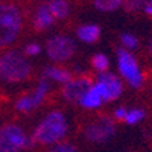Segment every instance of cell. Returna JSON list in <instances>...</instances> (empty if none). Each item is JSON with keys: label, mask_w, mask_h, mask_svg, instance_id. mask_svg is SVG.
<instances>
[{"label": "cell", "mask_w": 152, "mask_h": 152, "mask_svg": "<svg viewBox=\"0 0 152 152\" xmlns=\"http://www.w3.org/2000/svg\"><path fill=\"white\" fill-rule=\"evenodd\" d=\"M67 133L66 118L59 111H52L37 125L32 138L40 144H56Z\"/></svg>", "instance_id": "1"}, {"label": "cell", "mask_w": 152, "mask_h": 152, "mask_svg": "<svg viewBox=\"0 0 152 152\" xmlns=\"http://www.w3.org/2000/svg\"><path fill=\"white\" fill-rule=\"evenodd\" d=\"M30 63L25 53L17 50L0 55V80L4 82H21L30 74Z\"/></svg>", "instance_id": "2"}, {"label": "cell", "mask_w": 152, "mask_h": 152, "mask_svg": "<svg viewBox=\"0 0 152 152\" xmlns=\"http://www.w3.org/2000/svg\"><path fill=\"white\" fill-rule=\"evenodd\" d=\"M22 28V14L14 4H0V48L10 45Z\"/></svg>", "instance_id": "3"}, {"label": "cell", "mask_w": 152, "mask_h": 152, "mask_svg": "<svg viewBox=\"0 0 152 152\" xmlns=\"http://www.w3.org/2000/svg\"><path fill=\"white\" fill-rule=\"evenodd\" d=\"M34 144V140L29 138L17 125H6L0 129V152H19Z\"/></svg>", "instance_id": "4"}, {"label": "cell", "mask_w": 152, "mask_h": 152, "mask_svg": "<svg viewBox=\"0 0 152 152\" xmlns=\"http://www.w3.org/2000/svg\"><path fill=\"white\" fill-rule=\"evenodd\" d=\"M118 69L121 75L127 81V84L133 88H140L144 82L141 70L138 67L137 60L126 50L118 51Z\"/></svg>", "instance_id": "5"}, {"label": "cell", "mask_w": 152, "mask_h": 152, "mask_svg": "<svg viewBox=\"0 0 152 152\" xmlns=\"http://www.w3.org/2000/svg\"><path fill=\"white\" fill-rule=\"evenodd\" d=\"M47 55L53 62H64L70 59L75 52V42L73 39L66 36L51 37L45 44Z\"/></svg>", "instance_id": "6"}, {"label": "cell", "mask_w": 152, "mask_h": 152, "mask_svg": "<svg viewBox=\"0 0 152 152\" xmlns=\"http://www.w3.org/2000/svg\"><path fill=\"white\" fill-rule=\"evenodd\" d=\"M115 133V124L114 121L107 117H102L97 121L89 124L85 127L84 136L86 140L93 142H104L110 140Z\"/></svg>", "instance_id": "7"}, {"label": "cell", "mask_w": 152, "mask_h": 152, "mask_svg": "<svg viewBox=\"0 0 152 152\" xmlns=\"http://www.w3.org/2000/svg\"><path fill=\"white\" fill-rule=\"evenodd\" d=\"M96 86L100 91L104 102H110V100L118 99L122 93V82L115 74L111 73H102L97 75V82Z\"/></svg>", "instance_id": "8"}, {"label": "cell", "mask_w": 152, "mask_h": 152, "mask_svg": "<svg viewBox=\"0 0 152 152\" xmlns=\"http://www.w3.org/2000/svg\"><path fill=\"white\" fill-rule=\"evenodd\" d=\"M48 89H50L48 81L45 78H42L39 82V85H37V88L34 89V92L29 93L26 96H22L21 99H18V102L15 103V108L18 111H22V113H30L37 106L41 104V102L48 93Z\"/></svg>", "instance_id": "9"}, {"label": "cell", "mask_w": 152, "mask_h": 152, "mask_svg": "<svg viewBox=\"0 0 152 152\" xmlns=\"http://www.w3.org/2000/svg\"><path fill=\"white\" fill-rule=\"evenodd\" d=\"M93 86L91 78L88 77H78L71 80L70 82L63 86V97L70 103H80L85 93Z\"/></svg>", "instance_id": "10"}, {"label": "cell", "mask_w": 152, "mask_h": 152, "mask_svg": "<svg viewBox=\"0 0 152 152\" xmlns=\"http://www.w3.org/2000/svg\"><path fill=\"white\" fill-rule=\"evenodd\" d=\"M53 21H55V18H53L48 4H42L36 11L34 18H33V25L37 30H42V29L50 28L53 23Z\"/></svg>", "instance_id": "11"}, {"label": "cell", "mask_w": 152, "mask_h": 152, "mask_svg": "<svg viewBox=\"0 0 152 152\" xmlns=\"http://www.w3.org/2000/svg\"><path fill=\"white\" fill-rule=\"evenodd\" d=\"M42 74H44V78L60 82V84H63V85H66L67 82H70L71 80H73L71 74L67 70L56 67V66H47V67L42 70Z\"/></svg>", "instance_id": "12"}, {"label": "cell", "mask_w": 152, "mask_h": 152, "mask_svg": "<svg viewBox=\"0 0 152 152\" xmlns=\"http://www.w3.org/2000/svg\"><path fill=\"white\" fill-rule=\"evenodd\" d=\"M102 103H104L103 100V96L100 93V91L97 89L95 84L88 92L85 93V96L81 99L80 104H81L84 108H97V107L102 106Z\"/></svg>", "instance_id": "13"}, {"label": "cell", "mask_w": 152, "mask_h": 152, "mask_svg": "<svg viewBox=\"0 0 152 152\" xmlns=\"http://www.w3.org/2000/svg\"><path fill=\"white\" fill-rule=\"evenodd\" d=\"M77 37L84 42H95L100 37V28L97 25H84L77 29Z\"/></svg>", "instance_id": "14"}, {"label": "cell", "mask_w": 152, "mask_h": 152, "mask_svg": "<svg viewBox=\"0 0 152 152\" xmlns=\"http://www.w3.org/2000/svg\"><path fill=\"white\" fill-rule=\"evenodd\" d=\"M48 7L55 19H64L70 12V4L64 0H53L48 3Z\"/></svg>", "instance_id": "15"}, {"label": "cell", "mask_w": 152, "mask_h": 152, "mask_svg": "<svg viewBox=\"0 0 152 152\" xmlns=\"http://www.w3.org/2000/svg\"><path fill=\"white\" fill-rule=\"evenodd\" d=\"M93 4L99 11L110 12V11H115L117 8H119L124 4V1H121V0H96Z\"/></svg>", "instance_id": "16"}, {"label": "cell", "mask_w": 152, "mask_h": 152, "mask_svg": "<svg viewBox=\"0 0 152 152\" xmlns=\"http://www.w3.org/2000/svg\"><path fill=\"white\" fill-rule=\"evenodd\" d=\"M92 64H93V67L102 74V73H106L107 71L110 63H108V58H107L106 55L97 53V55H95V56L92 58Z\"/></svg>", "instance_id": "17"}, {"label": "cell", "mask_w": 152, "mask_h": 152, "mask_svg": "<svg viewBox=\"0 0 152 152\" xmlns=\"http://www.w3.org/2000/svg\"><path fill=\"white\" fill-rule=\"evenodd\" d=\"M144 115H145V113L142 110H140V108H133V110L127 111L125 122H126L127 125H136V124H138L140 121L144 119Z\"/></svg>", "instance_id": "18"}, {"label": "cell", "mask_w": 152, "mask_h": 152, "mask_svg": "<svg viewBox=\"0 0 152 152\" xmlns=\"http://www.w3.org/2000/svg\"><path fill=\"white\" fill-rule=\"evenodd\" d=\"M121 42L124 44V47L126 48V51L136 50L137 45H138L137 37H134L133 34H129V33H125V34L121 36Z\"/></svg>", "instance_id": "19"}, {"label": "cell", "mask_w": 152, "mask_h": 152, "mask_svg": "<svg viewBox=\"0 0 152 152\" xmlns=\"http://www.w3.org/2000/svg\"><path fill=\"white\" fill-rule=\"evenodd\" d=\"M50 152H77V148L69 142H58L50 149Z\"/></svg>", "instance_id": "20"}, {"label": "cell", "mask_w": 152, "mask_h": 152, "mask_svg": "<svg viewBox=\"0 0 152 152\" xmlns=\"http://www.w3.org/2000/svg\"><path fill=\"white\" fill-rule=\"evenodd\" d=\"M40 52H41V47H40L39 44H36V42H30L25 48V53L29 55V56H36V55H39Z\"/></svg>", "instance_id": "21"}, {"label": "cell", "mask_w": 152, "mask_h": 152, "mask_svg": "<svg viewBox=\"0 0 152 152\" xmlns=\"http://www.w3.org/2000/svg\"><path fill=\"white\" fill-rule=\"evenodd\" d=\"M144 4L145 3H142V1L133 0V1H125L124 6H125V8L129 10V11H137V10H140V8L144 7Z\"/></svg>", "instance_id": "22"}, {"label": "cell", "mask_w": 152, "mask_h": 152, "mask_svg": "<svg viewBox=\"0 0 152 152\" xmlns=\"http://www.w3.org/2000/svg\"><path fill=\"white\" fill-rule=\"evenodd\" d=\"M115 118L117 119H122V121H125V118H126V115H127V110L126 108H124V107H121V108H118V110H115Z\"/></svg>", "instance_id": "23"}, {"label": "cell", "mask_w": 152, "mask_h": 152, "mask_svg": "<svg viewBox=\"0 0 152 152\" xmlns=\"http://www.w3.org/2000/svg\"><path fill=\"white\" fill-rule=\"evenodd\" d=\"M142 10H144V12L147 15H149V17H152V6L149 3H145L144 7H142Z\"/></svg>", "instance_id": "24"}, {"label": "cell", "mask_w": 152, "mask_h": 152, "mask_svg": "<svg viewBox=\"0 0 152 152\" xmlns=\"http://www.w3.org/2000/svg\"><path fill=\"white\" fill-rule=\"evenodd\" d=\"M147 3H149V4H151V6H152V0H149V1H147Z\"/></svg>", "instance_id": "25"}, {"label": "cell", "mask_w": 152, "mask_h": 152, "mask_svg": "<svg viewBox=\"0 0 152 152\" xmlns=\"http://www.w3.org/2000/svg\"><path fill=\"white\" fill-rule=\"evenodd\" d=\"M151 52H152V41H151Z\"/></svg>", "instance_id": "26"}]
</instances>
